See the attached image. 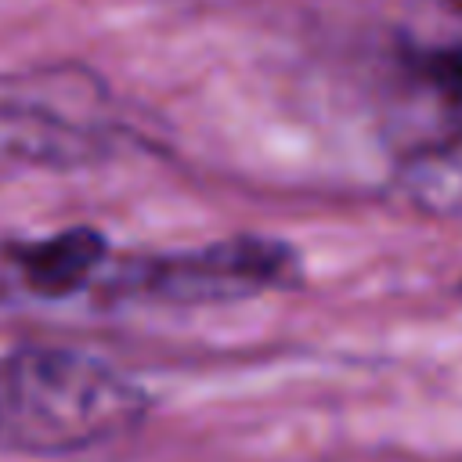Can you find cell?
Listing matches in <instances>:
<instances>
[{
	"label": "cell",
	"mask_w": 462,
	"mask_h": 462,
	"mask_svg": "<svg viewBox=\"0 0 462 462\" xmlns=\"http://www.w3.org/2000/svg\"><path fill=\"white\" fill-rule=\"evenodd\" d=\"M148 415V393L108 361L69 346H14L0 354V451L72 455L130 433Z\"/></svg>",
	"instance_id": "1"
},
{
	"label": "cell",
	"mask_w": 462,
	"mask_h": 462,
	"mask_svg": "<svg viewBox=\"0 0 462 462\" xmlns=\"http://www.w3.org/2000/svg\"><path fill=\"white\" fill-rule=\"evenodd\" d=\"M296 260L285 242L238 235L191 253L152 256L112 278V292L159 303H224L267 292L292 274Z\"/></svg>",
	"instance_id": "2"
},
{
	"label": "cell",
	"mask_w": 462,
	"mask_h": 462,
	"mask_svg": "<svg viewBox=\"0 0 462 462\" xmlns=\"http://www.w3.org/2000/svg\"><path fill=\"white\" fill-rule=\"evenodd\" d=\"M108 141L47 105L0 101V173L7 170H76L105 159Z\"/></svg>",
	"instance_id": "3"
},
{
	"label": "cell",
	"mask_w": 462,
	"mask_h": 462,
	"mask_svg": "<svg viewBox=\"0 0 462 462\" xmlns=\"http://www.w3.org/2000/svg\"><path fill=\"white\" fill-rule=\"evenodd\" d=\"M105 238L94 227H65L51 238H32V242H14L11 263L22 274L25 289L43 296V300H61L79 292L94 271L105 260Z\"/></svg>",
	"instance_id": "4"
},
{
	"label": "cell",
	"mask_w": 462,
	"mask_h": 462,
	"mask_svg": "<svg viewBox=\"0 0 462 462\" xmlns=\"http://www.w3.org/2000/svg\"><path fill=\"white\" fill-rule=\"evenodd\" d=\"M422 72L430 76V83L437 90H444L448 97L462 101V47H440L430 51L422 58Z\"/></svg>",
	"instance_id": "5"
}]
</instances>
